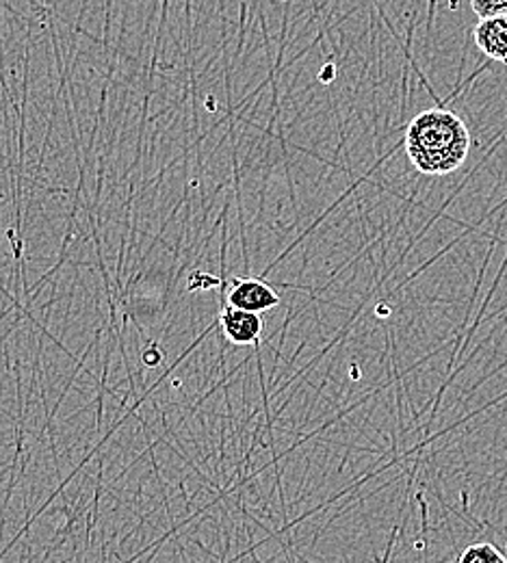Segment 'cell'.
I'll return each instance as SVG.
<instances>
[{"label":"cell","instance_id":"cell-3","mask_svg":"<svg viewBox=\"0 0 507 563\" xmlns=\"http://www.w3.org/2000/svg\"><path fill=\"white\" fill-rule=\"evenodd\" d=\"M219 325L225 334V339L234 345H258L263 334V319L258 312L239 310L232 306L221 308Z\"/></svg>","mask_w":507,"mask_h":563},{"label":"cell","instance_id":"cell-5","mask_svg":"<svg viewBox=\"0 0 507 563\" xmlns=\"http://www.w3.org/2000/svg\"><path fill=\"white\" fill-rule=\"evenodd\" d=\"M455 563H507L506 553L491 542H477L462 551Z\"/></svg>","mask_w":507,"mask_h":563},{"label":"cell","instance_id":"cell-2","mask_svg":"<svg viewBox=\"0 0 507 563\" xmlns=\"http://www.w3.org/2000/svg\"><path fill=\"white\" fill-rule=\"evenodd\" d=\"M280 303L278 292L265 280L236 278L228 292V306L247 312H267Z\"/></svg>","mask_w":507,"mask_h":563},{"label":"cell","instance_id":"cell-1","mask_svg":"<svg viewBox=\"0 0 507 563\" xmlns=\"http://www.w3.org/2000/svg\"><path fill=\"white\" fill-rule=\"evenodd\" d=\"M404 147L419 174L447 176L469 158L471 133L460 115L436 107L408 124Z\"/></svg>","mask_w":507,"mask_h":563},{"label":"cell","instance_id":"cell-4","mask_svg":"<svg viewBox=\"0 0 507 563\" xmlns=\"http://www.w3.org/2000/svg\"><path fill=\"white\" fill-rule=\"evenodd\" d=\"M473 37L488 59L507 64V15L482 18Z\"/></svg>","mask_w":507,"mask_h":563},{"label":"cell","instance_id":"cell-7","mask_svg":"<svg viewBox=\"0 0 507 563\" xmlns=\"http://www.w3.org/2000/svg\"><path fill=\"white\" fill-rule=\"evenodd\" d=\"M219 284H221L219 278H216V276H209V274H202V272H196V274H191V278H189V288H191V290H200V288H216Z\"/></svg>","mask_w":507,"mask_h":563},{"label":"cell","instance_id":"cell-6","mask_svg":"<svg viewBox=\"0 0 507 563\" xmlns=\"http://www.w3.org/2000/svg\"><path fill=\"white\" fill-rule=\"evenodd\" d=\"M473 11L482 18H493V15H507V0H471Z\"/></svg>","mask_w":507,"mask_h":563}]
</instances>
